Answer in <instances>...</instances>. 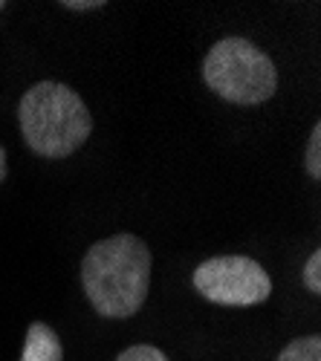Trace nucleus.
<instances>
[{
  "instance_id": "obj_1",
  "label": "nucleus",
  "mask_w": 321,
  "mask_h": 361,
  "mask_svg": "<svg viewBox=\"0 0 321 361\" xmlns=\"http://www.w3.org/2000/svg\"><path fill=\"white\" fill-rule=\"evenodd\" d=\"M81 286L96 315L122 321L136 315L151 289V249L136 234H113L87 249Z\"/></svg>"
},
{
  "instance_id": "obj_2",
  "label": "nucleus",
  "mask_w": 321,
  "mask_h": 361,
  "mask_svg": "<svg viewBox=\"0 0 321 361\" xmlns=\"http://www.w3.org/2000/svg\"><path fill=\"white\" fill-rule=\"evenodd\" d=\"M18 122L26 147L44 159H67L90 139L93 116L70 84L44 78L23 93Z\"/></svg>"
},
{
  "instance_id": "obj_3",
  "label": "nucleus",
  "mask_w": 321,
  "mask_h": 361,
  "mask_svg": "<svg viewBox=\"0 0 321 361\" xmlns=\"http://www.w3.org/2000/svg\"><path fill=\"white\" fill-rule=\"evenodd\" d=\"M202 81L214 96L241 107L264 104L278 93V70L272 58L241 35L223 38L206 52Z\"/></svg>"
},
{
  "instance_id": "obj_4",
  "label": "nucleus",
  "mask_w": 321,
  "mask_h": 361,
  "mask_svg": "<svg viewBox=\"0 0 321 361\" xmlns=\"http://www.w3.org/2000/svg\"><path fill=\"white\" fill-rule=\"evenodd\" d=\"M191 283L209 304L231 307V310L258 307L272 295V281L267 269L243 255H223L202 260L194 269Z\"/></svg>"
},
{
  "instance_id": "obj_5",
  "label": "nucleus",
  "mask_w": 321,
  "mask_h": 361,
  "mask_svg": "<svg viewBox=\"0 0 321 361\" xmlns=\"http://www.w3.org/2000/svg\"><path fill=\"white\" fill-rule=\"evenodd\" d=\"M20 361H64V344L49 324H44V321L29 324L26 341L20 350Z\"/></svg>"
},
{
  "instance_id": "obj_6",
  "label": "nucleus",
  "mask_w": 321,
  "mask_h": 361,
  "mask_svg": "<svg viewBox=\"0 0 321 361\" xmlns=\"http://www.w3.org/2000/svg\"><path fill=\"white\" fill-rule=\"evenodd\" d=\"M278 361H321V336L293 338L278 353Z\"/></svg>"
},
{
  "instance_id": "obj_7",
  "label": "nucleus",
  "mask_w": 321,
  "mask_h": 361,
  "mask_svg": "<svg viewBox=\"0 0 321 361\" xmlns=\"http://www.w3.org/2000/svg\"><path fill=\"white\" fill-rule=\"evenodd\" d=\"M304 171L313 179H321V125L318 122L310 130V142H307V150H304Z\"/></svg>"
},
{
  "instance_id": "obj_8",
  "label": "nucleus",
  "mask_w": 321,
  "mask_h": 361,
  "mask_svg": "<svg viewBox=\"0 0 321 361\" xmlns=\"http://www.w3.org/2000/svg\"><path fill=\"white\" fill-rule=\"evenodd\" d=\"M116 361H171V358L154 344H133L125 353L116 355Z\"/></svg>"
},
{
  "instance_id": "obj_9",
  "label": "nucleus",
  "mask_w": 321,
  "mask_h": 361,
  "mask_svg": "<svg viewBox=\"0 0 321 361\" xmlns=\"http://www.w3.org/2000/svg\"><path fill=\"white\" fill-rule=\"evenodd\" d=\"M304 286L313 295H321V252L315 249L304 263Z\"/></svg>"
},
{
  "instance_id": "obj_10",
  "label": "nucleus",
  "mask_w": 321,
  "mask_h": 361,
  "mask_svg": "<svg viewBox=\"0 0 321 361\" xmlns=\"http://www.w3.org/2000/svg\"><path fill=\"white\" fill-rule=\"evenodd\" d=\"M61 6L75 12H90V9H104V0H61Z\"/></svg>"
},
{
  "instance_id": "obj_11",
  "label": "nucleus",
  "mask_w": 321,
  "mask_h": 361,
  "mask_svg": "<svg viewBox=\"0 0 321 361\" xmlns=\"http://www.w3.org/2000/svg\"><path fill=\"white\" fill-rule=\"evenodd\" d=\"M6 173H9V168H6V150H4V145H0V183L6 179Z\"/></svg>"
},
{
  "instance_id": "obj_12",
  "label": "nucleus",
  "mask_w": 321,
  "mask_h": 361,
  "mask_svg": "<svg viewBox=\"0 0 321 361\" xmlns=\"http://www.w3.org/2000/svg\"><path fill=\"white\" fill-rule=\"evenodd\" d=\"M0 12H4V0H0Z\"/></svg>"
}]
</instances>
